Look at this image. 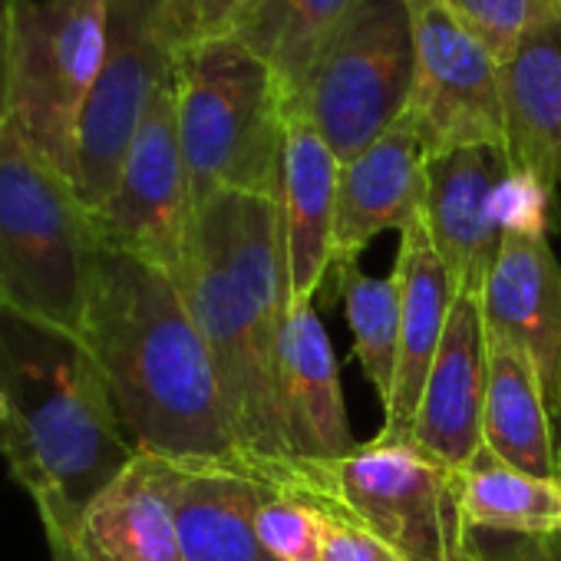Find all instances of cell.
I'll return each mask as SVG.
<instances>
[{"label": "cell", "mask_w": 561, "mask_h": 561, "mask_svg": "<svg viewBox=\"0 0 561 561\" xmlns=\"http://www.w3.org/2000/svg\"><path fill=\"white\" fill-rule=\"evenodd\" d=\"M551 195L554 188H548L538 175L508 165L495 192V218L502 238H548Z\"/></svg>", "instance_id": "83f0119b"}, {"label": "cell", "mask_w": 561, "mask_h": 561, "mask_svg": "<svg viewBox=\"0 0 561 561\" xmlns=\"http://www.w3.org/2000/svg\"><path fill=\"white\" fill-rule=\"evenodd\" d=\"M337 175L341 162L334 159L331 146L301 110H291L285 123V156H280L277 192L291 305L314 301L331 267Z\"/></svg>", "instance_id": "2e32d148"}, {"label": "cell", "mask_w": 561, "mask_h": 561, "mask_svg": "<svg viewBox=\"0 0 561 561\" xmlns=\"http://www.w3.org/2000/svg\"><path fill=\"white\" fill-rule=\"evenodd\" d=\"M100 234L73 182L0 123V308L80 334Z\"/></svg>", "instance_id": "5b68a950"}, {"label": "cell", "mask_w": 561, "mask_h": 561, "mask_svg": "<svg viewBox=\"0 0 561 561\" xmlns=\"http://www.w3.org/2000/svg\"><path fill=\"white\" fill-rule=\"evenodd\" d=\"M466 561H561V531L525 538L466 528Z\"/></svg>", "instance_id": "f546056e"}, {"label": "cell", "mask_w": 561, "mask_h": 561, "mask_svg": "<svg viewBox=\"0 0 561 561\" xmlns=\"http://www.w3.org/2000/svg\"><path fill=\"white\" fill-rule=\"evenodd\" d=\"M0 456L44 528L77 531L90 502L136 459L110 387L73 331L0 308Z\"/></svg>", "instance_id": "3957f363"}, {"label": "cell", "mask_w": 561, "mask_h": 561, "mask_svg": "<svg viewBox=\"0 0 561 561\" xmlns=\"http://www.w3.org/2000/svg\"><path fill=\"white\" fill-rule=\"evenodd\" d=\"M337 295L344 321L354 334V357L364 370V380L387 410L397 383L400 364V277H374L360 264H337Z\"/></svg>", "instance_id": "d4e9b609"}, {"label": "cell", "mask_w": 561, "mask_h": 561, "mask_svg": "<svg viewBox=\"0 0 561 561\" xmlns=\"http://www.w3.org/2000/svg\"><path fill=\"white\" fill-rule=\"evenodd\" d=\"M331 528V515L308 499L267 489L254 512V535L274 561H321V548Z\"/></svg>", "instance_id": "484cf974"}, {"label": "cell", "mask_w": 561, "mask_h": 561, "mask_svg": "<svg viewBox=\"0 0 561 561\" xmlns=\"http://www.w3.org/2000/svg\"><path fill=\"white\" fill-rule=\"evenodd\" d=\"M393 274L400 277V364L380 436H410L456 298L449 271L436 254L423 218L400 231Z\"/></svg>", "instance_id": "ffe728a7"}, {"label": "cell", "mask_w": 561, "mask_h": 561, "mask_svg": "<svg viewBox=\"0 0 561 561\" xmlns=\"http://www.w3.org/2000/svg\"><path fill=\"white\" fill-rule=\"evenodd\" d=\"M182 54L172 27V0H110V37L96 87L77 133L73 188L96 211Z\"/></svg>", "instance_id": "9c48e42d"}, {"label": "cell", "mask_w": 561, "mask_h": 561, "mask_svg": "<svg viewBox=\"0 0 561 561\" xmlns=\"http://www.w3.org/2000/svg\"><path fill=\"white\" fill-rule=\"evenodd\" d=\"M508 172L502 146H459L426 159L423 225L443 257L456 295L485 291L502 248L495 192Z\"/></svg>", "instance_id": "7c38bea8"}, {"label": "cell", "mask_w": 561, "mask_h": 561, "mask_svg": "<svg viewBox=\"0 0 561 561\" xmlns=\"http://www.w3.org/2000/svg\"><path fill=\"white\" fill-rule=\"evenodd\" d=\"M44 538H47V548H50V561H77V551H73V535H70V531H60V528H44Z\"/></svg>", "instance_id": "d6a6232c"}, {"label": "cell", "mask_w": 561, "mask_h": 561, "mask_svg": "<svg viewBox=\"0 0 561 561\" xmlns=\"http://www.w3.org/2000/svg\"><path fill=\"white\" fill-rule=\"evenodd\" d=\"M8 116V0H0V123Z\"/></svg>", "instance_id": "1f68e13d"}, {"label": "cell", "mask_w": 561, "mask_h": 561, "mask_svg": "<svg viewBox=\"0 0 561 561\" xmlns=\"http://www.w3.org/2000/svg\"><path fill=\"white\" fill-rule=\"evenodd\" d=\"M413 73L416 50L407 0H357L324 47L298 110L344 165L407 113Z\"/></svg>", "instance_id": "ba28073f"}, {"label": "cell", "mask_w": 561, "mask_h": 561, "mask_svg": "<svg viewBox=\"0 0 561 561\" xmlns=\"http://www.w3.org/2000/svg\"><path fill=\"white\" fill-rule=\"evenodd\" d=\"M482 446L508 466L561 485V462L554 453L538 377L525 354L495 331H489V393Z\"/></svg>", "instance_id": "7402d4cb"}, {"label": "cell", "mask_w": 561, "mask_h": 561, "mask_svg": "<svg viewBox=\"0 0 561 561\" xmlns=\"http://www.w3.org/2000/svg\"><path fill=\"white\" fill-rule=\"evenodd\" d=\"M489 393V328L479 295H456L426 377L410 439L453 469L482 449Z\"/></svg>", "instance_id": "9a60e30c"}, {"label": "cell", "mask_w": 561, "mask_h": 561, "mask_svg": "<svg viewBox=\"0 0 561 561\" xmlns=\"http://www.w3.org/2000/svg\"><path fill=\"white\" fill-rule=\"evenodd\" d=\"M443 4L499 64H505L551 0H443Z\"/></svg>", "instance_id": "4316f807"}, {"label": "cell", "mask_w": 561, "mask_h": 561, "mask_svg": "<svg viewBox=\"0 0 561 561\" xmlns=\"http://www.w3.org/2000/svg\"><path fill=\"white\" fill-rule=\"evenodd\" d=\"M482 311L489 331L508 337L531 364L561 462V264L548 238H502Z\"/></svg>", "instance_id": "4fadbf2b"}, {"label": "cell", "mask_w": 561, "mask_h": 561, "mask_svg": "<svg viewBox=\"0 0 561 561\" xmlns=\"http://www.w3.org/2000/svg\"><path fill=\"white\" fill-rule=\"evenodd\" d=\"M106 37L110 0H8V116L70 182Z\"/></svg>", "instance_id": "52a82bcc"}, {"label": "cell", "mask_w": 561, "mask_h": 561, "mask_svg": "<svg viewBox=\"0 0 561 561\" xmlns=\"http://www.w3.org/2000/svg\"><path fill=\"white\" fill-rule=\"evenodd\" d=\"M257 482L370 531L407 561H466L459 469L410 436L377 433L334 459H285Z\"/></svg>", "instance_id": "277c9868"}, {"label": "cell", "mask_w": 561, "mask_h": 561, "mask_svg": "<svg viewBox=\"0 0 561 561\" xmlns=\"http://www.w3.org/2000/svg\"><path fill=\"white\" fill-rule=\"evenodd\" d=\"M280 410L295 459H334L357 446L341 367L314 301L291 305L280 331Z\"/></svg>", "instance_id": "ac0fdd59"}, {"label": "cell", "mask_w": 561, "mask_h": 561, "mask_svg": "<svg viewBox=\"0 0 561 561\" xmlns=\"http://www.w3.org/2000/svg\"><path fill=\"white\" fill-rule=\"evenodd\" d=\"M413 21L416 73L407 116L426 152L459 146H502L499 60L453 18L443 0H407Z\"/></svg>", "instance_id": "8fae6325"}, {"label": "cell", "mask_w": 561, "mask_h": 561, "mask_svg": "<svg viewBox=\"0 0 561 561\" xmlns=\"http://www.w3.org/2000/svg\"><path fill=\"white\" fill-rule=\"evenodd\" d=\"M459 495L466 528L525 538L561 531V485L508 466L485 446L459 469Z\"/></svg>", "instance_id": "cb8c5ba5"}, {"label": "cell", "mask_w": 561, "mask_h": 561, "mask_svg": "<svg viewBox=\"0 0 561 561\" xmlns=\"http://www.w3.org/2000/svg\"><path fill=\"white\" fill-rule=\"evenodd\" d=\"M261 495L264 482L244 462H172L182 561H274L254 535Z\"/></svg>", "instance_id": "44dd1931"}, {"label": "cell", "mask_w": 561, "mask_h": 561, "mask_svg": "<svg viewBox=\"0 0 561 561\" xmlns=\"http://www.w3.org/2000/svg\"><path fill=\"white\" fill-rule=\"evenodd\" d=\"M100 244L182 274L192 254L195 198L179 139L175 73L156 96L110 198L90 211Z\"/></svg>", "instance_id": "30bf717a"}, {"label": "cell", "mask_w": 561, "mask_h": 561, "mask_svg": "<svg viewBox=\"0 0 561 561\" xmlns=\"http://www.w3.org/2000/svg\"><path fill=\"white\" fill-rule=\"evenodd\" d=\"M321 561H407L400 558L390 545H383L380 538H374L370 531L331 518L324 548H321Z\"/></svg>", "instance_id": "4dcf8cb0"}, {"label": "cell", "mask_w": 561, "mask_h": 561, "mask_svg": "<svg viewBox=\"0 0 561 561\" xmlns=\"http://www.w3.org/2000/svg\"><path fill=\"white\" fill-rule=\"evenodd\" d=\"M357 0H254L231 31L274 73L288 113L301 106L308 80L351 18Z\"/></svg>", "instance_id": "603a6c76"}, {"label": "cell", "mask_w": 561, "mask_h": 561, "mask_svg": "<svg viewBox=\"0 0 561 561\" xmlns=\"http://www.w3.org/2000/svg\"><path fill=\"white\" fill-rule=\"evenodd\" d=\"M426 146L403 113L374 146L341 165L331 267L354 264L383 231H407L426 205Z\"/></svg>", "instance_id": "5bb4252c"}, {"label": "cell", "mask_w": 561, "mask_h": 561, "mask_svg": "<svg viewBox=\"0 0 561 561\" xmlns=\"http://www.w3.org/2000/svg\"><path fill=\"white\" fill-rule=\"evenodd\" d=\"M80 337L103 370L136 453L172 462H244L211 351L179 277L103 244Z\"/></svg>", "instance_id": "6da1fadb"}, {"label": "cell", "mask_w": 561, "mask_h": 561, "mask_svg": "<svg viewBox=\"0 0 561 561\" xmlns=\"http://www.w3.org/2000/svg\"><path fill=\"white\" fill-rule=\"evenodd\" d=\"M175 113L195 205L215 192L277 198L288 106L244 44L211 37L185 47L175 60Z\"/></svg>", "instance_id": "8992f818"}, {"label": "cell", "mask_w": 561, "mask_h": 561, "mask_svg": "<svg viewBox=\"0 0 561 561\" xmlns=\"http://www.w3.org/2000/svg\"><path fill=\"white\" fill-rule=\"evenodd\" d=\"M254 0H172V27L182 50L211 37H231Z\"/></svg>", "instance_id": "f1b7e54d"}, {"label": "cell", "mask_w": 561, "mask_h": 561, "mask_svg": "<svg viewBox=\"0 0 561 561\" xmlns=\"http://www.w3.org/2000/svg\"><path fill=\"white\" fill-rule=\"evenodd\" d=\"M77 561H182L172 462L136 453V459L90 502L73 531Z\"/></svg>", "instance_id": "d6986e66"}, {"label": "cell", "mask_w": 561, "mask_h": 561, "mask_svg": "<svg viewBox=\"0 0 561 561\" xmlns=\"http://www.w3.org/2000/svg\"><path fill=\"white\" fill-rule=\"evenodd\" d=\"M499 83L508 165L561 188V0H551L499 64Z\"/></svg>", "instance_id": "e0dca14e"}, {"label": "cell", "mask_w": 561, "mask_h": 561, "mask_svg": "<svg viewBox=\"0 0 561 561\" xmlns=\"http://www.w3.org/2000/svg\"><path fill=\"white\" fill-rule=\"evenodd\" d=\"M182 291L211 351L244 466L295 459L280 410V331L291 308L277 198L215 192L195 208Z\"/></svg>", "instance_id": "7a4b0ae2"}, {"label": "cell", "mask_w": 561, "mask_h": 561, "mask_svg": "<svg viewBox=\"0 0 561 561\" xmlns=\"http://www.w3.org/2000/svg\"><path fill=\"white\" fill-rule=\"evenodd\" d=\"M4 416H8V403H4V397H0V426H4Z\"/></svg>", "instance_id": "836d02e7"}]
</instances>
